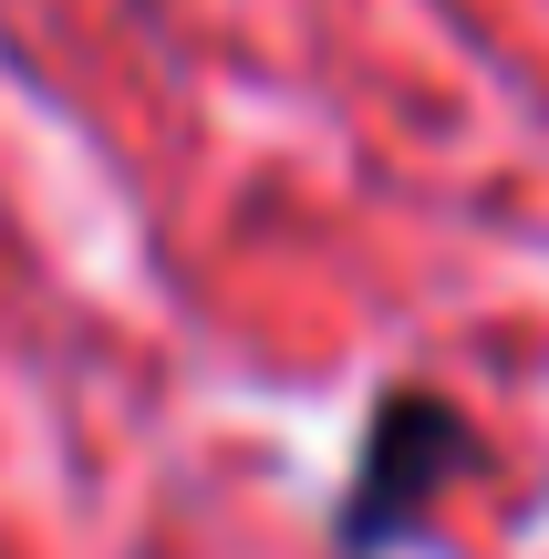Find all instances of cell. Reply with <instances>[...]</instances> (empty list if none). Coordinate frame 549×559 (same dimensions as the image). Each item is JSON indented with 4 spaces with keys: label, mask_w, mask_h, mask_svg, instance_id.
<instances>
[{
    "label": "cell",
    "mask_w": 549,
    "mask_h": 559,
    "mask_svg": "<svg viewBox=\"0 0 549 559\" xmlns=\"http://www.w3.org/2000/svg\"><path fill=\"white\" fill-rule=\"evenodd\" d=\"M467 466H477V436H467V415H456L446 394H426V383L384 394V415L363 425L353 498H343V549H353V559H384L394 539H415L426 508L446 498Z\"/></svg>",
    "instance_id": "1"
}]
</instances>
